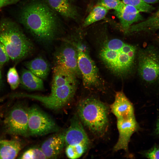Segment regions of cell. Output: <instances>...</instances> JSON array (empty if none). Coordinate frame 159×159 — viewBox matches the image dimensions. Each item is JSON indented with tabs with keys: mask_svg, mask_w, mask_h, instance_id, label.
I'll use <instances>...</instances> for the list:
<instances>
[{
	"mask_svg": "<svg viewBox=\"0 0 159 159\" xmlns=\"http://www.w3.org/2000/svg\"><path fill=\"white\" fill-rule=\"evenodd\" d=\"M77 77L64 67L55 65L53 71L51 88L77 82Z\"/></svg>",
	"mask_w": 159,
	"mask_h": 159,
	"instance_id": "16",
	"label": "cell"
},
{
	"mask_svg": "<svg viewBox=\"0 0 159 159\" xmlns=\"http://www.w3.org/2000/svg\"><path fill=\"white\" fill-rule=\"evenodd\" d=\"M140 11L134 6L125 4L121 11H115L126 32H129L130 26L134 23L141 20L143 17Z\"/></svg>",
	"mask_w": 159,
	"mask_h": 159,
	"instance_id": "15",
	"label": "cell"
},
{
	"mask_svg": "<svg viewBox=\"0 0 159 159\" xmlns=\"http://www.w3.org/2000/svg\"><path fill=\"white\" fill-rule=\"evenodd\" d=\"M28 114L29 135H43L59 130L54 120L37 106L28 107Z\"/></svg>",
	"mask_w": 159,
	"mask_h": 159,
	"instance_id": "10",
	"label": "cell"
},
{
	"mask_svg": "<svg viewBox=\"0 0 159 159\" xmlns=\"http://www.w3.org/2000/svg\"><path fill=\"white\" fill-rule=\"evenodd\" d=\"M72 42L77 49L78 65L82 77L84 86L86 88L89 89L101 88L103 83L98 69L90 57L86 48L80 42Z\"/></svg>",
	"mask_w": 159,
	"mask_h": 159,
	"instance_id": "8",
	"label": "cell"
},
{
	"mask_svg": "<svg viewBox=\"0 0 159 159\" xmlns=\"http://www.w3.org/2000/svg\"><path fill=\"white\" fill-rule=\"evenodd\" d=\"M159 29V9L146 20L135 25H131L129 32L152 31Z\"/></svg>",
	"mask_w": 159,
	"mask_h": 159,
	"instance_id": "21",
	"label": "cell"
},
{
	"mask_svg": "<svg viewBox=\"0 0 159 159\" xmlns=\"http://www.w3.org/2000/svg\"><path fill=\"white\" fill-rule=\"evenodd\" d=\"M4 82L1 69V67H0V91L2 90Z\"/></svg>",
	"mask_w": 159,
	"mask_h": 159,
	"instance_id": "31",
	"label": "cell"
},
{
	"mask_svg": "<svg viewBox=\"0 0 159 159\" xmlns=\"http://www.w3.org/2000/svg\"><path fill=\"white\" fill-rule=\"evenodd\" d=\"M110 108L117 119L135 116L133 106L122 91L116 92L114 101Z\"/></svg>",
	"mask_w": 159,
	"mask_h": 159,
	"instance_id": "13",
	"label": "cell"
},
{
	"mask_svg": "<svg viewBox=\"0 0 159 159\" xmlns=\"http://www.w3.org/2000/svg\"><path fill=\"white\" fill-rule=\"evenodd\" d=\"M64 145V132H62L47 139L42 143L40 148L47 159L54 158L60 154Z\"/></svg>",
	"mask_w": 159,
	"mask_h": 159,
	"instance_id": "14",
	"label": "cell"
},
{
	"mask_svg": "<svg viewBox=\"0 0 159 159\" xmlns=\"http://www.w3.org/2000/svg\"><path fill=\"white\" fill-rule=\"evenodd\" d=\"M0 42L5 47L10 59L16 62L30 55L34 48L19 26L7 18L0 20Z\"/></svg>",
	"mask_w": 159,
	"mask_h": 159,
	"instance_id": "3",
	"label": "cell"
},
{
	"mask_svg": "<svg viewBox=\"0 0 159 159\" xmlns=\"http://www.w3.org/2000/svg\"><path fill=\"white\" fill-rule=\"evenodd\" d=\"M28 108L22 102H17L11 108L5 117L4 125L5 131L11 135L28 136Z\"/></svg>",
	"mask_w": 159,
	"mask_h": 159,
	"instance_id": "9",
	"label": "cell"
},
{
	"mask_svg": "<svg viewBox=\"0 0 159 159\" xmlns=\"http://www.w3.org/2000/svg\"><path fill=\"white\" fill-rule=\"evenodd\" d=\"M154 132L155 134L159 137V116L156 122Z\"/></svg>",
	"mask_w": 159,
	"mask_h": 159,
	"instance_id": "30",
	"label": "cell"
},
{
	"mask_svg": "<svg viewBox=\"0 0 159 159\" xmlns=\"http://www.w3.org/2000/svg\"><path fill=\"white\" fill-rule=\"evenodd\" d=\"M97 5L108 10L112 9L116 11H119L122 9L125 4L120 0H100Z\"/></svg>",
	"mask_w": 159,
	"mask_h": 159,
	"instance_id": "26",
	"label": "cell"
},
{
	"mask_svg": "<svg viewBox=\"0 0 159 159\" xmlns=\"http://www.w3.org/2000/svg\"><path fill=\"white\" fill-rule=\"evenodd\" d=\"M108 10L105 7L97 5L95 6L90 12L85 19L83 24L84 27L103 19L106 16Z\"/></svg>",
	"mask_w": 159,
	"mask_h": 159,
	"instance_id": "22",
	"label": "cell"
},
{
	"mask_svg": "<svg viewBox=\"0 0 159 159\" xmlns=\"http://www.w3.org/2000/svg\"><path fill=\"white\" fill-rule=\"evenodd\" d=\"M138 72L146 84L152 87L159 85V51L150 46L138 52Z\"/></svg>",
	"mask_w": 159,
	"mask_h": 159,
	"instance_id": "7",
	"label": "cell"
},
{
	"mask_svg": "<svg viewBox=\"0 0 159 159\" xmlns=\"http://www.w3.org/2000/svg\"><path fill=\"white\" fill-rule=\"evenodd\" d=\"M125 4L132 6L140 12H149L154 8L149 4L145 3L143 0H120Z\"/></svg>",
	"mask_w": 159,
	"mask_h": 159,
	"instance_id": "23",
	"label": "cell"
},
{
	"mask_svg": "<svg viewBox=\"0 0 159 159\" xmlns=\"http://www.w3.org/2000/svg\"><path fill=\"white\" fill-rule=\"evenodd\" d=\"M21 159H47L40 148H32L26 150L19 158Z\"/></svg>",
	"mask_w": 159,
	"mask_h": 159,
	"instance_id": "25",
	"label": "cell"
},
{
	"mask_svg": "<svg viewBox=\"0 0 159 159\" xmlns=\"http://www.w3.org/2000/svg\"><path fill=\"white\" fill-rule=\"evenodd\" d=\"M21 0H0V9L5 6L16 4Z\"/></svg>",
	"mask_w": 159,
	"mask_h": 159,
	"instance_id": "29",
	"label": "cell"
},
{
	"mask_svg": "<svg viewBox=\"0 0 159 159\" xmlns=\"http://www.w3.org/2000/svg\"><path fill=\"white\" fill-rule=\"evenodd\" d=\"M48 5L55 12L66 18L75 20L77 10L69 0H45Z\"/></svg>",
	"mask_w": 159,
	"mask_h": 159,
	"instance_id": "17",
	"label": "cell"
},
{
	"mask_svg": "<svg viewBox=\"0 0 159 159\" xmlns=\"http://www.w3.org/2000/svg\"><path fill=\"white\" fill-rule=\"evenodd\" d=\"M143 155L149 159H159V145H155L148 150L143 152Z\"/></svg>",
	"mask_w": 159,
	"mask_h": 159,
	"instance_id": "27",
	"label": "cell"
},
{
	"mask_svg": "<svg viewBox=\"0 0 159 159\" xmlns=\"http://www.w3.org/2000/svg\"><path fill=\"white\" fill-rule=\"evenodd\" d=\"M77 115L82 124L93 134L101 137L109 126V108L104 102L94 97L80 100L77 107Z\"/></svg>",
	"mask_w": 159,
	"mask_h": 159,
	"instance_id": "4",
	"label": "cell"
},
{
	"mask_svg": "<svg viewBox=\"0 0 159 159\" xmlns=\"http://www.w3.org/2000/svg\"><path fill=\"white\" fill-rule=\"evenodd\" d=\"M145 3L148 4L155 3L158 0H143Z\"/></svg>",
	"mask_w": 159,
	"mask_h": 159,
	"instance_id": "32",
	"label": "cell"
},
{
	"mask_svg": "<svg viewBox=\"0 0 159 159\" xmlns=\"http://www.w3.org/2000/svg\"><path fill=\"white\" fill-rule=\"evenodd\" d=\"M21 143L17 140H1L0 159H15L21 150Z\"/></svg>",
	"mask_w": 159,
	"mask_h": 159,
	"instance_id": "20",
	"label": "cell"
},
{
	"mask_svg": "<svg viewBox=\"0 0 159 159\" xmlns=\"http://www.w3.org/2000/svg\"><path fill=\"white\" fill-rule=\"evenodd\" d=\"M65 153L71 159H76L86 152L90 144L89 138L77 115H74L64 132Z\"/></svg>",
	"mask_w": 159,
	"mask_h": 159,
	"instance_id": "5",
	"label": "cell"
},
{
	"mask_svg": "<svg viewBox=\"0 0 159 159\" xmlns=\"http://www.w3.org/2000/svg\"><path fill=\"white\" fill-rule=\"evenodd\" d=\"M20 23L35 38L42 41L53 40L62 29L60 21L56 12L45 2L32 0L21 9Z\"/></svg>",
	"mask_w": 159,
	"mask_h": 159,
	"instance_id": "1",
	"label": "cell"
},
{
	"mask_svg": "<svg viewBox=\"0 0 159 159\" xmlns=\"http://www.w3.org/2000/svg\"><path fill=\"white\" fill-rule=\"evenodd\" d=\"M24 65L27 69L42 80L46 79L49 73V65L42 57H37L27 62Z\"/></svg>",
	"mask_w": 159,
	"mask_h": 159,
	"instance_id": "19",
	"label": "cell"
},
{
	"mask_svg": "<svg viewBox=\"0 0 159 159\" xmlns=\"http://www.w3.org/2000/svg\"><path fill=\"white\" fill-rule=\"evenodd\" d=\"M72 0V1H73V0Z\"/></svg>",
	"mask_w": 159,
	"mask_h": 159,
	"instance_id": "34",
	"label": "cell"
},
{
	"mask_svg": "<svg viewBox=\"0 0 159 159\" xmlns=\"http://www.w3.org/2000/svg\"><path fill=\"white\" fill-rule=\"evenodd\" d=\"M67 42L56 51L54 54L56 65H60L67 68L77 77H81L78 68V53L77 48L71 41Z\"/></svg>",
	"mask_w": 159,
	"mask_h": 159,
	"instance_id": "11",
	"label": "cell"
},
{
	"mask_svg": "<svg viewBox=\"0 0 159 159\" xmlns=\"http://www.w3.org/2000/svg\"><path fill=\"white\" fill-rule=\"evenodd\" d=\"M1 140H0V143H1Z\"/></svg>",
	"mask_w": 159,
	"mask_h": 159,
	"instance_id": "33",
	"label": "cell"
},
{
	"mask_svg": "<svg viewBox=\"0 0 159 159\" xmlns=\"http://www.w3.org/2000/svg\"><path fill=\"white\" fill-rule=\"evenodd\" d=\"M10 59L5 47L0 42V67L7 62Z\"/></svg>",
	"mask_w": 159,
	"mask_h": 159,
	"instance_id": "28",
	"label": "cell"
},
{
	"mask_svg": "<svg viewBox=\"0 0 159 159\" xmlns=\"http://www.w3.org/2000/svg\"><path fill=\"white\" fill-rule=\"evenodd\" d=\"M77 82L51 88L50 94L43 96L24 93L12 94L13 98L26 97L41 102L45 107L53 110L60 109L65 106L74 97L77 87Z\"/></svg>",
	"mask_w": 159,
	"mask_h": 159,
	"instance_id": "6",
	"label": "cell"
},
{
	"mask_svg": "<svg viewBox=\"0 0 159 159\" xmlns=\"http://www.w3.org/2000/svg\"><path fill=\"white\" fill-rule=\"evenodd\" d=\"M117 120L119 137L113 150L116 151L123 150L127 152L130 139L132 134L139 129L138 124L135 116Z\"/></svg>",
	"mask_w": 159,
	"mask_h": 159,
	"instance_id": "12",
	"label": "cell"
},
{
	"mask_svg": "<svg viewBox=\"0 0 159 159\" xmlns=\"http://www.w3.org/2000/svg\"><path fill=\"white\" fill-rule=\"evenodd\" d=\"M20 78V84L26 89L41 91L44 89L43 80L27 69H23L21 70Z\"/></svg>",
	"mask_w": 159,
	"mask_h": 159,
	"instance_id": "18",
	"label": "cell"
},
{
	"mask_svg": "<svg viewBox=\"0 0 159 159\" xmlns=\"http://www.w3.org/2000/svg\"><path fill=\"white\" fill-rule=\"evenodd\" d=\"M138 52L135 46L114 39L103 44L99 55L109 69L122 76L129 73L132 69Z\"/></svg>",
	"mask_w": 159,
	"mask_h": 159,
	"instance_id": "2",
	"label": "cell"
},
{
	"mask_svg": "<svg viewBox=\"0 0 159 159\" xmlns=\"http://www.w3.org/2000/svg\"><path fill=\"white\" fill-rule=\"evenodd\" d=\"M7 80L12 90L16 89L20 84V78L15 67L10 68L7 74Z\"/></svg>",
	"mask_w": 159,
	"mask_h": 159,
	"instance_id": "24",
	"label": "cell"
}]
</instances>
